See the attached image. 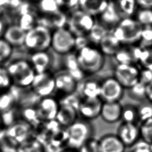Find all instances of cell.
<instances>
[{
	"label": "cell",
	"mask_w": 152,
	"mask_h": 152,
	"mask_svg": "<svg viewBox=\"0 0 152 152\" xmlns=\"http://www.w3.org/2000/svg\"><path fill=\"white\" fill-rule=\"evenodd\" d=\"M94 129L88 121L77 118L65 128L66 147L78 150L87 141L93 137Z\"/></svg>",
	"instance_id": "cell-1"
},
{
	"label": "cell",
	"mask_w": 152,
	"mask_h": 152,
	"mask_svg": "<svg viewBox=\"0 0 152 152\" xmlns=\"http://www.w3.org/2000/svg\"><path fill=\"white\" fill-rule=\"evenodd\" d=\"M143 27L132 17L123 18L112 30L122 45H137L140 42Z\"/></svg>",
	"instance_id": "cell-2"
},
{
	"label": "cell",
	"mask_w": 152,
	"mask_h": 152,
	"mask_svg": "<svg viewBox=\"0 0 152 152\" xmlns=\"http://www.w3.org/2000/svg\"><path fill=\"white\" fill-rule=\"evenodd\" d=\"M75 55L78 64L86 75L97 73L103 66L104 55L99 49L88 45L78 50Z\"/></svg>",
	"instance_id": "cell-3"
},
{
	"label": "cell",
	"mask_w": 152,
	"mask_h": 152,
	"mask_svg": "<svg viewBox=\"0 0 152 152\" xmlns=\"http://www.w3.org/2000/svg\"><path fill=\"white\" fill-rule=\"evenodd\" d=\"M6 68L14 86L22 88L30 87L36 73L30 62L17 59L11 62Z\"/></svg>",
	"instance_id": "cell-4"
},
{
	"label": "cell",
	"mask_w": 152,
	"mask_h": 152,
	"mask_svg": "<svg viewBox=\"0 0 152 152\" xmlns=\"http://www.w3.org/2000/svg\"><path fill=\"white\" fill-rule=\"evenodd\" d=\"M51 38L50 29L37 24L26 31L24 45L33 52L45 51L50 46Z\"/></svg>",
	"instance_id": "cell-5"
},
{
	"label": "cell",
	"mask_w": 152,
	"mask_h": 152,
	"mask_svg": "<svg viewBox=\"0 0 152 152\" xmlns=\"http://www.w3.org/2000/svg\"><path fill=\"white\" fill-rule=\"evenodd\" d=\"M96 23L93 15L81 9L74 10L67 20L68 29L75 36L88 34Z\"/></svg>",
	"instance_id": "cell-6"
},
{
	"label": "cell",
	"mask_w": 152,
	"mask_h": 152,
	"mask_svg": "<svg viewBox=\"0 0 152 152\" xmlns=\"http://www.w3.org/2000/svg\"><path fill=\"white\" fill-rule=\"evenodd\" d=\"M75 36L68 28H56L52 33L50 46L56 53L65 55L75 48Z\"/></svg>",
	"instance_id": "cell-7"
},
{
	"label": "cell",
	"mask_w": 152,
	"mask_h": 152,
	"mask_svg": "<svg viewBox=\"0 0 152 152\" xmlns=\"http://www.w3.org/2000/svg\"><path fill=\"white\" fill-rule=\"evenodd\" d=\"M33 131L34 129L30 125L19 119L6 128L4 135L11 142L18 145L32 137Z\"/></svg>",
	"instance_id": "cell-8"
},
{
	"label": "cell",
	"mask_w": 152,
	"mask_h": 152,
	"mask_svg": "<svg viewBox=\"0 0 152 152\" xmlns=\"http://www.w3.org/2000/svg\"><path fill=\"white\" fill-rule=\"evenodd\" d=\"M124 90L114 77H107L100 82V99L103 102H119Z\"/></svg>",
	"instance_id": "cell-9"
},
{
	"label": "cell",
	"mask_w": 152,
	"mask_h": 152,
	"mask_svg": "<svg viewBox=\"0 0 152 152\" xmlns=\"http://www.w3.org/2000/svg\"><path fill=\"white\" fill-rule=\"evenodd\" d=\"M30 87L40 98L52 96L55 92L54 75L49 71L36 74Z\"/></svg>",
	"instance_id": "cell-10"
},
{
	"label": "cell",
	"mask_w": 152,
	"mask_h": 152,
	"mask_svg": "<svg viewBox=\"0 0 152 152\" xmlns=\"http://www.w3.org/2000/svg\"><path fill=\"white\" fill-rule=\"evenodd\" d=\"M140 69L136 64H117L113 77L125 89L139 81Z\"/></svg>",
	"instance_id": "cell-11"
},
{
	"label": "cell",
	"mask_w": 152,
	"mask_h": 152,
	"mask_svg": "<svg viewBox=\"0 0 152 152\" xmlns=\"http://www.w3.org/2000/svg\"><path fill=\"white\" fill-rule=\"evenodd\" d=\"M58 99L53 96L41 98L36 106L39 116L42 122L55 121L59 109Z\"/></svg>",
	"instance_id": "cell-12"
},
{
	"label": "cell",
	"mask_w": 152,
	"mask_h": 152,
	"mask_svg": "<svg viewBox=\"0 0 152 152\" xmlns=\"http://www.w3.org/2000/svg\"><path fill=\"white\" fill-rule=\"evenodd\" d=\"M103 102L98 98L81 99L78 114L81 118L90 121L100 116Z\"/></svg>",
	"instance_id": "cell-13"
},
{
	"label": "cell",
	"mask_w": 152,
	"mask_h": 152,
	"mask_svg": "<svg viewBox=\"0 0 152 152\" xmlns=\"http://www.w3.org/2000/svg\"><path fill=\"white\" fill-rule=\"evenodd\" d=\"M116 135L124 145L128 148L140 139L139 126L137 124L122 122L118 127Z\"/></svg>",
	"instance_id": "cell-14"
},
{
	"label": "cell",
	"mask_w": 152,
	"mask_h": 152,
	"mask_svg": "<svg viewBox=\"0 0 152 152\" xmlns=\"http://www.w3.org/2000/svg\"><path fill=\"white\" fill-rule=\"evenodd\" d=\"M55 92L61 96L75 92L77 82L65 70L54 74Z\"/></svg>",
	"instance_id": "cell-15"
},
{
	"label": "cell",
	"mask_w": 152,
	"mask_h": 152,
	"mask_svg": "<svg viewBox=\"0 0 152 152\" xmlns=\"http://www.w3.org/2000/svg\"><path fill=\"white\" fill-rule=\"evenodd\" d=\"M142 48L140 45H122L113 55L118 64H136L138 63Z\"/></svg>",
	"instance_id": "cell-16"
},
{
	"label": "cell",
	"mask_w": 152,
	"mask_h": 152,
	"mask_svg": "<svg viewBox=\"0 0 152 152\" xmlns=\"http://www.w3.org/2000/svg\"><path fill=\"white\" fill-rule=\"evenodd\" d=\"M100 82L96 79L84 78L77 83L75 93L81 99L100 97Z\"/></svg>",
	"instance_id": "cell-17"
},
{
	"label": "cell",
	"mask_w": 152,
	"mask_h": 152,
	"mask_svg": "<svg viewBox=\"0 0 152 152\" xmlns=\"http://www.w3.org/2000/svg\"><path fill=\"white\" fill-rule=\"evenodd\" d=\"M99 16L100 21V23L108 30L110 28H112L113 30L122 18L117 9L115 2L110 0L106 8Z\"/></svg>",
	"instance_id": "cell-18"
},
{
	"label": "cell",
	"mask_w": 152,
	"mask_h": 152,
	"mask_svg": "<svg viewBox=\"0 0 152 152\" xmlns=\"http://www.w3.org/2000/svg\"><path fill=\"white\" fill-rule=\"evenodd\" d=\"M122 109L119 102H103L100 116L106 123H116L121 119Z\"/></svg>",
	"instance_id": "cell-19"
},
{
	"label": "cell",
	"mask_w": 152,
	"mask_h": 152,
	"mask_svg": "<svg viewBox=\"0 0 152 152\" xmlns=\"http://www.w3.org/2000/svg\"><path fill=\"white\" fill-rule=\"evenodd\" d=\"M100 152H125L126 147L116 134H107L99 140Z\"/></svg>",
	"instance_id": "cell-20"
},
{
	"label": "cell",
	"mask_w": 152,
	"mask_h": 152,
	"mask_svg": "<svg viewBox=\"0 0 152 152\" xmlns=\"http://www.w3.org/2000/svg\"><path fill=\"white\" fill-rule=\"evenodd\" d=\"M30 63L36 74L42 73L49 71L52 64V59L46 50L36 51L31 55Z\"/></svg>",
	"instance_id": "cell-21"
},
{
	"label": "cell",
	"mask_w": 152,
	"mask_h": 152,
	"mask_svg": "<svg viewBox=\"0 0 152 152\" xmlns=\"http://www.w3.org/2000/svg\"><path fill=\"white\" fill-rule=\"evenodd\" d=\"M26 31L18 24H14L8 27L3 33L4 39L12 46L24 45Z\"/></svg>",
	"instance_id": "cell-22"
},
{
	"label": "cell",
	"mask_w": 152,
	"mask_h": 152,
	"mask_svg": "<svg viewBox=\"0 0 152 152\" xmlns=\"http://www.w3.org/2000/svg\"><path fill=\"white\" fill-rule=\"evenodd\" d=\"M65 70L77 82L84 79L86 74L81 68L77 59L75 53H69L65 55L64 59Z\"/></svg>",
	"instance_id": "cell-23"
},
{
	"label": "cell",
	"mask_w": 152,
	"mask_h": 152,
	"mask_svg": "<svg viewBox=\"0 0 152 152\" xmlns=\"http://www.w3.org/2000/svg\"><path fill=\"white\" fill-rule=\"evenodd\" d=\"M78 111L74 108L66 105H60L55 121L62 128H66L71 125L78 118Z\"/></svg>",
	"instance_id": "cell-24"
},
{
	"label": "cell",
	"mask_w": 152,
	"mask_h": 152,
	"mask_svg": "<svg viewBox=\"0 0 152 152\" xmlns=\"http://www.w3.org/2000/svg\"><path fill=\"white\" fill-rule=\"evenodd\" d=\"M100 50L104 55H114L121 48L122 44L116 38L112 30L109 31L99 43Z\"/></svg>",
	"instance_id": "cell-25"
},
{
	"label": "cell",
	"mask_w": 152,
	"mask_h": 152,
	"mask_svg": "<svg viewBox=\"0 0 152 152\" xmlns=\"http://www.w3.org/2000/svg\"><path fill=\"white\" fill-rule=\"evenodd\" d=\"M110 0H79L80 9L94 16L100 14L107 6Z\"/></svg>",
	"instance_id": "cell-26"
},
{
	"label": "cell",
	"mask_w": 152,
	"mask_h": 152,
	"mask_svg": "<svg viewBox=\"0 0 152 152\" xmlns=\"http://www.w3.org/2000/svg\"><path fill=\"white\" fill-rule=\"evenodd\" d=\"M68 17L61 11L49 15H45L42 18V22L39 24L47 27L50 29V27H54L55 29L64 27L67 23Z\"/></svg>",
	"instance_id": "cell-27"
},
{
	"label": "cell",
	"mask_w": 152,
	"mask_h": 152,
	"mask_svg": "<svg viewBox=\"0 0 152 152\" xmlns=\"http://www.w3.org/2000/svg\"><path fill=\"white\" fill-rule=\"evenodd\" d=\"M20 119L30 125L34 129L40 126L42 122L40 120L36 107H27L19 109Z\"/></svg>",
	"instance_id": "cell-28"
},
{
	"label": "cell",
	"mask_w": 152,
	"mask_h": 152,
	"mask_svg": "<svg viewBox=\"0 0 152 152\" xmlns=\"http://www.w3.org/2000/svg\"><path fill=\"white\" fill-rule=\"evenodd\" d=\"M114 2L122 18L131 17L137 10L136 0H116Z\"/></svg>",
	"instance_id": "cell-29"
},
{
	"label": "cell",
	"mask_w": 152,
	"mask_h": 152,
	"mask_svg": "<svg viewBox=\"0 0 152 152\" xmlns=\"http://www.w3.org/2000/svg\"><path fill=\"white\" fill-rule=\"evenodd\" d=\"M17 152H45L43 144L32 137L17 145Z\"/></svg>",
	"instance_id": "cell-30"
},
{
	"label": "cell",
	"mask_w": 152,
	"mask_h": 152,
	"mask_svg": "<svg viewBox=\"0 0 152 152\" xmlns=\"http://www.w3.org/2000/svg\"><path fill=\"white\" fill-rule=\"evenodd\" d=\"M137 109L138 122L140 123L152 119V103L147 99L139 102Z\"/></svg>",
	"instance_id": "cell-31"
},
{
	"label": "cell",
	"mask_w": 152,
	"mask_h": 152,
	"mask_svg": "<svg viewBox=\"0 0 152 152\" xmlns=\"http://www.w3.org/2000/svg\"><path fill=\"white\" fill-rule=\"evenodd\" d=\"M109 31L110 30H108L100 23H96L94 26L87 34V37L90 41L99 45L101 40Z\"/></svg>",
	"instance_id": "cell-32"
},
{
	"label": "cell",
	"mask_w": 152,
	"mask_h": 152,
	"mask_svg": "<svg viewBox=\"0 0 152 152\" xmlns=\"http://www.w3.org/2000/svg\"><path fill=\"white\" fill-rule=\"evenodd\" d=\"M121 120L124 122L137 124L138 122L137 106L131 104L122 106Z\"/></svg>",
	"instance_id": "cell-33"
},
{
	"label": "cell",
	"mask_w": 152,
	"mask_h": 152,
	"mask_svg": "<svg viewBox=\"0 0 152 152\" xmlns=\"http://www.w3.org/2000/svg\"><path fill=\"white\" fill-rule=\"evenodd\" d=\"M128 90V96L139 102L146 99V85L140 81Z\"/></svg>",
	"instance_id": "cell-34"
},
{
	"label": "cell",
	"mask_w": 152,
	"mask_h": 152,
	"mask_svg": "<svg viewBox=\"0 0 152 152\" xmlns=\"http://www.w3.org/2000/svg\"><path fill=\"white\" fill-rule=\"evenodd\" d=\"M135 20L142 26H152V9L140 8L135 14Z\"/></svg>",
	"instance_id": "cell-35"
},
{
	"label": "cell",
	"mask_w": 152,
	"mask_h": 152,
	"mask_svg": "<svg viewBox=\"0 0 152 152\" xmlns=\"http://www.w3.org/2000/svg\"><path fill=\"white\" fill-rule=\"evenodd\" d=\"M140 139L149 144H152V119L140 123Z\"/></svg>",
	"instance_id": "cell-36"
},
{
	"label": "cell",
	"mask_w": 152,
	"mask_h": 152,
	"mask_svg": "<svg viewBox=\"0 0 152 152\" xmlns=\"http://www.w3.org/2000/svg\"><path fill=\"white\" fill-rule=\"evenodd\" d=\"M12 85L11 78L7 68L0 65V94L8 91Z\"/></svg>",
	"instance_id": "cell-37"
},
{
	"label": "cell",
	"mask_w": 152,
	"mask_h": 152,
	"mask_svg": "<svg viewBox=\"0 0 152 152\" xmlns=\"http://www.w3.org/2000/svg\"><path fill=\"white\" fill-rule=\"evenodd\" d=\"M38 5L44 15L52 14L60 10L56 0H40Z\"/></svg>",
	"instance_id": "cell-38"
},
{
	"label": "cell",
	"mask_w": 152,
	"mask_h": 152,
	"mask_svg": "<svg viewBox=\"0 0 152 152\" xmlns=\"http://www.w3.org/2000/svg\"><path fill=\"white\" fill-rule=\"evenodd\" d=\"M138 64L142 68L152 69V47L142 48Z\"/></svg>",
	"instance_id": "cell-39"
},
{
	"label": "cell",
	"mask_w": 152,
	"mask_h": 152,
	"mask_svg": "<svg viewBox=\"0 0 152 152\" xmlns=\"http://www.w3.org/2000/svg\"><path fill=\"white\" fill-rule=\"evenodd\" d=\"M60 105H66L72 107L78 111V107L81 102V99L75 92L74 93L61 96L58 99Z\"/></svg>",
	"instance_id": "cell-40"
},
{
	"label": "cell",
	"mask_w": 152,
	"mask_h": 152,
	"mask_svg": "<svg viewBox=\"0 0 152 152\" xmlns=\"http://www.w3.org/2000/svg\"><path fill=\"white\" fill-rule=\"evenodd\" d=\"M21 15L19 22V26L26 31H27L35 25L33 15L28 11H21Z\"/></svg>",
	"instance_id": "cell-41"
},
{
	"label": "cell",
	"mask_w": 152,
	"mask_h": 152,
	"mask_svg": "<svg viewBox=\"0 0 152 152\" xmlns=\"http://www.w3.org/2000/svg\"><path fill=\"white\" fill-rule=\"evenodd\" d=\"M140 43L141 48L151 47L152 45V26L143 27Z\"/></svg>",
	"instance_id": "cell-42"
},
{
	"label": "cell",
	"mask_w": 152,
	"mask_h": 152,
	"mask_svg": "<svg viewBox=\"0 0 152 152\" xmlns=\"http://www.w3.org/2000/svg\"><path fill=\"white\" fill-rule=\"evenodd\" d=\"M78 150L79 152H100L99 140L91 137Z\"/></svg>",
	"instance_id": "cell-43"
},
{
	"label": "cell",
	"mask_w": 152,
	"mask_h": 152,
	"mask_svg": "<svg viewBox=\"0 0 152 152\" xmlns=\"http://www.w3.org/2000/svg\"><path fill=\"white\" fill-rule=\"evenodd\" d=\"M12 46L4 39L0 38V64L7 60L12 53Z\"/></svg>",
	"instance_id": "cell-44"
},
{
	"label": "cell",
	"mask_w": 152,
	"mask_h": 152,
	"mask_svg": "<svg viewBox=\"0 0 152 152\" xmlns=\"http://www.w3.org/2000/svg\"><path fill=\"white\" fill-rule=\"evenodd\" d=\"M0 152H17V145L7 138L4 132L0 136Z\"/></svg>",
	"instance_id": "cell-45"
},
{
	"label": "cell",
	"mask_w": 152,
	"mask_h": 152,
	"mask_svg": "<svg viewBox=\"0 0 152 152\" xmlns=\"http://www.w3.org/2000/svg\"><path fill=\"white\" fill-rule=\"evenodd\" d=\"M128 148V152H152L151 145L141 139H140L134 145Z\"/></svg>",
	"instance_id": "cell-46"
},
{
	"label": "cell",
	"mask_w": 152,
	"mask_h": 152,
	"mask_svg": "<svg viewBox=\"0 0 152 152\" xmlns=\"http://www.w3.org/2000/svg\"><path fill=\"white\" fill-rule=\"evenodd\" d=\"M139 81L145 85L152 81V69L144 68L140 69Z\"/></svg>",
	"instance_id": "cell-47"
},
{
	"label": "cell",
	"mask_w": 152,
	"mask_h": 152,
	"mask_svg": "<svg viewBox=\"0 0 152 152\" xmlns=\"http://www.w3.org/2000/svg\"><path fill=\"white\" fill-rule=\"evenodd\" d=\"M59 8L74 9L79 6V0H56Z\"/></svg>",
	"instance_id": "cell-48"
},
{
	"label": "cell",
	"mask_w": 152,
	"mask_h": 152,
	"mask_svg": "<svg viewBox=\"0 0 152 152\" xmlns=\"http://www.w3.org/2000/svg\"><path fill=\"white\" fill-rule=\"evenodd\" d=\"M89 39L86 35H79L75 36V48L77 49V50L86 47L88 45Z\"/></svg>",
	"instance_id": "cell-49"
},
{
	"label": "cell",
	"mask_w": 152,
	"mask_h": 152,
	"mask_svg": "<svg viewBox=\"0 0 152 152\" xmlns=\"http://www.w3.org/2000/svg\"><path fill=\"white\" fill-rule=\"evenodd\" d=\"M22 0H0V5H6L12 8H17L21 5Z\"/></svg>",
	"instance_id": "cell-50"
},
{
	"label": "cell",
	"mask_w": 152,
	"mask_h": 152,
	"mask_svg": "<svg viewBox=\"0 0 152 152\" xmlns=\"http://www.w3.org/2000/svg\"><path fill=\"white\" fill-rule=\"evenodd\" d=\"M136 2L140 8L152 9V0H136Z\"/></svg>",
	"instance_id": "cell-51"
},
{
	"label": "cell",
	"mask_w": 152,
	"mask_h": 152,
	"mask_svg": "<svg viewBox=\"0 0 152 152\" xmlns=\"http://www.w3.org/2000/svg\"><path fill=\"white\" fill-rule=\"evenodd\" d=\"M146 99L152 103V81L146 85Z\"/></svg>",
	"instance_id": "cell-52"
},
{
	"label": "cell",
	"mask_w": 152,
	"mask_h": 152,
	"mask_svg": "<svg viewBox=\"0 0 152 152\" xmlns=\"http://www.w3.org/2000/svg\"><path fill=\"white\" fill-rule=\"evenodd\" d=\"M5 128V126L4 125V123L2 116L0 114V135L2 134V132H3V131H4Z\"/></svg>",
	"instance_id": "cell-53"
},
{
	"label": "cell",
	"mask_w": 152,
	"mask_h": 152,
	"mask_svg": "<svg viewBox=\"0 0 152 152\" xmlns=\"http://www.w3.org/2000/svg\"><path fill=\"white\" fill-rule=\"evenodd\" d=\"M61 152H79L78 150L69 148V147H65L64 148Z\"/></svg>",
	"instance_id": "cell-54"
},
{
	"label": "cell",
	"mask_w": 152,
	"mask_h": 152,
	"mask_svg": "<svg viewBox=\"0 0 152 152\" xmlns=\"http://www.w3.org/2000/svg\"><path fill=\"white\" fill-rule=\"evenodd\" d=\"M4 32V25L1 20H0V36L3 34Z\"/></svg>",
	"instance_id": "cell-55"
},
{
	"label": "cell",
	"mask_w": 152,
	"mask_h": 152,
	"mask_svg": "<svg viewBox=\"0 0 152 152\" xmlns=\"http://www.w3.org/2000/svg\"><path fill=\"white\" fill-rule=\"evenodd\" d=\"M150 145H151V151H152V144Z\"/></svg>",
	"instance_id": "cell-56"
}]
</instances>
